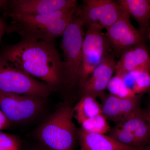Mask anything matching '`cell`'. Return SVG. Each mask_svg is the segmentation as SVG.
<instances>
[{"instance_id": "1", "label": "cell", "mask_w": 150, "mask_h": 150, "mask_svg": "<svg viewBox=\"0 0 150 150\" xmlns=\"http://www.w3.org/2000/svg\"><path fill=\"white\" fill-rule=\"evenodd\" d=\"M0 56L54 88L64 81L63 60L54 43L21 40L6 47Z\"/></svg>"}, {"instance_id": "2", "label": "cell", "mask_w": 150, "mask_h": 150, "mask_svg": "<svg viewBox=\"0 0 150 150\" xmlns=\"http://www.w3.org/2000/svg\"><path fill=\"white\" fill-rule=\"evenodd\" d=\"M78 8L41 15L5 13L10 18L8 34L16 33L21 40L54 43L72 21Z\"/></svg>"}, {"instance_id": "3", "label": "cell", "mask_w": 150, "mask_h": 150, "mask_svg": "<svg viewBox=\"0 0 150 150\" xmlns=\"http://www.w3.org/2000/svg\"><path fill=\"white\" fill-rule=\"evenodd\" d=\"M73 108L65 105L50 115L36 130L38 139L51 150H74L77 131Z\"/></svg>"}, {"instance_id": "4", "label": "cell", "mask_w": 150, "mask_h": 150, "mask_svg": "<svg viewBox=\"0 0 150 150\" xmlns=\"http://www.w3.org/2000/svg\"><path fill=\"white\" fill-rule=\"evenodd\" d=\"M81 13V8H78L72 21L62 35L61 48L63 55L64 82L70 89L79 83L81 64L85 33Z\"/></svg>"}, {"instance_id": "5", "label": "cell", "mask_w": 150, "mask_h": 150, "mask_svg": "<svg viewBox=\"0 0 150 150\" xmlns=\"http://www.w3.org/2000/svg\"><path fill=\"white\" fill-rule=\"evenodd\" d=\"M54 88L39 81L0 56V91L45 98Z\"/></svg>"}, {"instance_id": "6", "label": "cell", "mask_w": 150, "mask_h": 150, "mask_svg": "<svg viewBox=\"0 0 150 150\" xmlns=\"http://www.w3.org/2000/svg\"><path fill=\"white\" fill-rule=\"evenodd\" d=\"M103 29L96 26L87 28L82 46V61L79 83L80 88L112 48Z\"/></svg>"}, {"instance_id": "7", "label": "cell", "mask_w": 150, "mask_h": 150, "mask_svg": "<svg viewBox=\"0 0 150 150\" xmlns=\"http://www.w3.org/2000/svg\"><path fill=\"white\" fill-rule=\"evenodd\" d=\"M81 8L84 26H96L107 29L124 13L117 2L111 0H85Z\"/></svg>"}, {"instance_id": "8", "label": "cell", "mask_w": 150, "mask_h": 150, "mask_svg": "<svg viewBox=\"0 0 150 150\" xmlns=\"http://www.w3.org/2000/svg\"><path fill=\"white\" fill-rule=\"evenodd\" d=\"M43 99L0 91V110L11 122H21L37 114L43 106Z\"/></svg>"}, {"instance_id": "9", "label": "cell", "mask_w": 150, "mask_h": 150, "mask_svg": "<svg viewBox=\"0 0 150 150\" xmlns=\"http://www.w3.org/2000/svg\"><path fill=\"white\" fill-rule=\"evenodd\" d=\"M105 33L112 52L120 57L124 51L139 44L144 43L145 33L134 27L130 17L126 12L106 30Z\"/></svg>"}, {"instance_id": "10", "label": "cell", "mask_w": 150, "mask_h": 150, "mask_svg": "<svg viewBox=\"0 0 150 150\" xmlns=\"http://www.w3.org/2000/svg\"><path fill=\"white\" fill-rule=\"evenodd\" d=\"M99 98L102 114L107 120L115 123H122L129 120L141 109V95L131 98H122L104 92Z\"/></svg>"}, {"instance_id": "11", "label": "cell", "mask_w": 150, "mask_h": 150, "mask_svg": "<svg viewBox=\"0 0 150 150\" xmlns=\"http://www.w3.org/2000/svg\"><path fill=\"white\" fill-rule=\"evenodd\" d=\"M77 7L76 0H13L9 1L5 13L45 14Z\"/></svg>"}, {"instance_id": "12", "label": "cell", "mask_w": 150, "mask_h": 150, "mask_svg": "<svg viewBox=\"0 0 150 150\" xmlns=\"http://www.w3.org/2000/svg\"><path fill=\"white\" fill-rule=\"evenodd\" d=\"M115 56L113 52L108 54L95 69L81 88L82 96H90L96 98L105 92L115 72Z\"/></svg>"}, {"instance_id": "13", "label": "cell", "mask_w": 150, "mask_h": 150, "mask_svg": "<svg viewBox=\"0 0 150 150\" xmlns=\"http://www.w3.org/2000/svg\"><path fill=\"white\" fill-rule=\"evenodd\" d=\"M119 58L115 64V74L135 71L150 73V56L145 43L129 48Z\"/></svg>"}, {"instance_id": "14", "label": "cell", "mask_w": 150, "mask_h": 150, "mask_svg": "<svg viewBox=\"0 0 150 150\" xmlns=\"http://www.w3.org/2000/svg\"><path fill=\"white\" fill-rule=\"evenodd\" d=\"M80 150H138L121 144L105 134H93L81 128L77 131Z\"/></svg>"}, {"instance_id": "15", "label": "cell", "mask_w": 150, "mask_h": 150, "mask_svg": "<svg viewBox=\"0 0 150 150\" xmlns=\"http://www.w3.org/2000/svg\"><path fill=\"white\" fill-rule=\"evenodd\" d=\"M123 10L137 22L144 33L149 29L150 3L147 0H118Z\"/></svg>"}, {"instance_id": "16", "label": "cell", "mask_w": 150, "mask_h": 150, "mask_svg": "<svg viewBox=\"0 0 150 150\" xmlns=\"http://www.w3.org/2000/svg\"><path fill=\"white\" fill-rule=\"evenodd\" d=\"M134 137L138 148L144 146L150 139V126L145 112L140 109L136 115L127 121L118 123Z\"/></svg>"}, {"instance_id": "17", "label": "cell", "mask_w": 150, "mask_h": 150, "mask_svg": "<svg viewBox=\"0 0 150 150\" xmlns=\"http://www.w3.org/2000/svg\"><path fill=\"white\" fill-rule=\"evenodd\" d=\"M73 110L74 116L81 124L89 118L102 114L101 105L96 98L88 95L82 96Z\"/></svg>"}, {"instance_id": "18", "label": "cell", "mask_w": 150, "mask_h": 150, "mask_svg": "<svg viewBox=\"0 0 150 150\" xmlns=\"http://www.w3.org/2000/svg\"><path fill=\"white\" fill-rule=\"evenodd\" d=\"M119 76H121L126 86L136 95H141L150 90V73L135 71Z\"/></svg>"}, {"instance_id": "19", "label": "cell", "mask_w": 150, "mask_h": 150, "mask_svg": "<svg viewBox=\"0 0 150 150\" xmlns=\"http://www.w3.org/2000/svg\"><path fill=\"white\" fill-rule=\"evenodd\" d=\"M81 129L88 133L105 134L110 131V127L103 114H99L84 121Z\"/></svg>"}, {"instance_id": "20", "label": "cell", "mask_w": 150, "mask_h": 150, "mask_svg": "<svg viewBox=\"0 0 150 150\" xmlns=\"http://www.w3.org/2000/svg\"><path fill=\"white\" fill-rule=\"evenodd\" d=\"M107 89L112 95L120 98H131L137 95L126 86L121 76L116 74L110 80Z\"/></svg>"}, {"instance_id": "21", "label": "cell", "mask_w": 150, "mask_h": 150, "mask_svg": "<svg viewBox=\"0 0 150 150\" xmlns=\"http://www.w3.org/2000/svg\"><path fill=\"white\" fill-rule=\"evenodd\" d=\"M0 150H21L19 140L15 135L0 131Z\"/></svg>"}, {"instance_id": "22", "label": "cell", "mask_w": 150, "mask_h": 150, "mask_svg": "<svg viewBox=\"0 0 150 150\" xmlns=\"http://www.w3.org/2000/svg\"><path fill=\"white\" fill-rule=\"evenodd\" d=\"M10 121L0 110V131L7 129L11 126Z\"/></svg>"}, {"instance_id": "23", "label": "cell", "mask_w": 150, "mask_h": 150, "mask_svg": "<svg viewBox=\"0 0 150 150\" xmlns=\"http://www.w3.org/2000/svg\"><path fill=\"white\" fill-rule=\"evenodd\" d=\"M8 26L3 19L0 18V40L5 32H6Z\"/></svg>"}, {"instance_id": "24", "label": "cell", "mask_w": 150, "mask_h": 150, "mask_svg": "<svg viewBox=\"0 0 150 150\" xmlns=\"http://www.w3.org/2000/svg\"><path fill=\"white\" fill-rule=\"evenodd\" d=\"M9 1L5 0H0V11H6L8 7Z\"/></svg>"}, {"instance_id": "25", "label": "cell", "mask_w": 150, "mask_h": 150, "mask_svg": "<svg viewBox=\"0 0 150 150\" xmlns=\"http://www.w3.org/2000/svg\"><path fill=\"white\" fill-rule=\"evenodd\" d=\"M144 112L146 119L148 123L150 126V103L146 111Z\"/></svg>"}, {"instance_id": "26", "label": "cell", "mask_w": 150, "mask_h": 150, "mask_svg": "<svg viewBox=\"0 0 150 150\" xmlns=\"http://www.w3.org/2000/svg\"><path fill=\"white\" fill-rule=\"evenodd\" d=\"M138 150H150V146H144L139 148Z\"/></svg>"}, {"instance_id": "27", "label": "cell", "mask_w": 150, "mask_h": 150, "mask_svg": "<svg viewBox=\"0 0 150 150\" xmlns=\"http://www.w3.org/2000/svg\"><path fill=\"white\" fill-rule=\"evenodd\" d=\"M149 36H150V35H149Z\"/></svg>"}, {"instance_id": "28", "label": "cell", "mask_w": 150, "mask_h": 150, "mask_svg": "<svg viewBox=\"0 0 150 150\" xmlns=\"http://www.w3.org/2000/svg\"><path fill=\"white\" fill-rule=\"evenodd\" d=\"M149 2H150V1H149Z\"/></svg>"}]
</instances>
